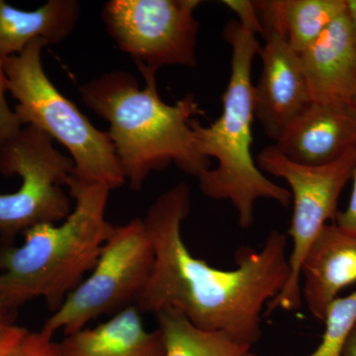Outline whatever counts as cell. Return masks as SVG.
I'll list each match as a JSON object with an SVG mask.
<instances>
[{"label": "cell", "mask_w": 356, "mask_h": 356, "mask_svg": "<svg viewBox=\"0 0 356 356\" xmlns=\"http://www.w3.org/2000/svg\"><path fill=\"white\" fill-rule=\"evenodd\" d=\"M191 211L186 184L163 192L147 210L143 220L154 262L135 306L154 315L175 312L199 329L254 346L262 337V311L289 280L288 236L273 229L261 250L238 248L236 268L222 270L194 257L185 245L182 222Z\"/></svg>", "instance_id": "cell-1"}, {"label": "cell", "mask_w": 356, "mask_h": 356, "mask_svg": "<svg viewBox=\"0 0 356 356\" xmlns=\"http://www.w3.org/2000/svg\"><path fill=\"white\" fill-rule=\"evenodd\" d=\"M139 70L144 89L135 76L120 70L79 88L84 104L108 122L106 132L131 188L140 191L152 172L172 163L195 177L211 170V159L196 149L191 127L192 117L204 114L195 97L188 95L166 104L156 88V72Z\"/></svg>", "instance_id": "cell-2"}, {"label": "cell", "mask_w": 356, "mask_h": 356, "mask_svg": "<svg viewBox=\"0 0 356 356\" xmlns=\"http://www.w3.org/2000/svg\"><path fill=\"white\" fill-rule=\"evenodd\" d=\"M65 186L74 203L62 224L36 225L25 232L19 247L0 252V302L8 312L34 299L57 310L92 270L113 229L105 215L109 187L72 175Z\"/></svg>", "instance_id": "cell-3"}, {"label": "cell", "mask_w": 356, "mask_h": 356, "mask_svg": "<svg viewBox=\"0 0 356 356\" xmlns=\"http://www.w3.org/2000/svg\"><path fill=\"white\" fill-rule=\"evenodd\" d=\"M222 38L231 47L232 58L228 86L222 95V114L207 127L192 119L191 127L198 153L217 161L214 170L197 177L201 192L214 200L229 201L238 215V226L247 229L254 224L257 200L269 199L288 207L292 195L289 189L262 173L250 151L254 120L252 70L261 44L257 35L236 19L225 26Z\"/></svg>", "instance_id": "cell-4"}, {"label": "cell", "mask_w": 356, "mask_h": 356, "mask_svg": "<svg viewBox=\"0 0 356 356\" xmlns=\"http://www.w3.org/2000/svg\"><path fill=\"white\" fill-rule=\"evenodd\" d=\"M46 46L44 40H34L19 55L3 58L8 92L18 102L14 113L22 127L38 129L67 147L74 161L72 177L119 188L126 178L108 133L95 128L44 74Z\"/></svg>", "instance_id": "cell-5"}, {"label": "cell", "mask_w": 356, "mask_h": 356, "mask_svg": "<svg viewBox=\"0 0 356 356\" xmlns=\"http://www.w3.org/2000/svg\"><path fill=\"white\" fill-rule=\"evenodd\" d=\"M154 262V245L144 220L136 218L113 226L91 273L47 318L42 331L51 337L60 332L67 336L95 318L135 305Z\"/></svg>", "instance_id": "cell-6"}, {"label": "cell", "mask_w": 356, "mask_h": 356, "mask_svg": "<svg viewBox=\"0 0 356 356\" xmlns=\"http://www.w3.org/2000/svg\"><path fill=\"white\" fill-rule=\"evenodd\" d=\"M257 165L261 172L287 182L293 202L291 225L287 235L292 240L290 277L280 294L266 306L268 316L274 311H295L301 307L302 262L321 229L330 220L336 221L339 196L353 177L356 165V147L331 163L312 166L290 161L273 145L257 154Z\"/></svg>", "instance_id": "cell-7"}, {"label": "cell", "mask_w": 356, "mask_h": 356, "mask_svg": "<svg viewBox=\"0 0 356 356\" xmlns=\"http://www.w3.org/2000/svg\"><path fill=\"white\" fill-rule=\"evenodd\" d=\"M74 172V161L54 147V140L32 126L0 146V173L19 175L22 184L11 193H0V235L13 240L43 222L64 221L72 212L62 189Z\"/></svg>", "instance_id": "cell-8"}, {"label": "cell", "mask_w": 356, "mask_h": 356, "mask_svg": "<svg viewBox=\"0 0 356 356\" xmlns=\"http://www.w3.org/2000/svg\"><path fill=\"white\" fill-rule=\"evenodd\" d=\"M199 0H110L102 19L117 47L139 69L196 65Z\"/></svg>", "instance_id": "cell-9"}, {"label": "cell", "mask_w": 356, "mask_h": 356, "mask_svg": "<svg viewBox=\"0 0 356 356\" xmlns=\"http://www.w3.org/2000/svg\"><path fill=\"white\" fill-rule=\"evenodd\" d=\"M264 38L261 76L252 90L254 113L267 137L277 143L313 100L299 54L280 35Z\"/></svg>", "instance_id": "cell-10"}, {"label": "cell", "mask_w": 356, "mask_h": 356, "mask_svg": "<svg viewBox=\"0 0 356 356\" xmlns=\"http://www.w3.org/2000/svg\"><path fill=\"white\" fill-rule=\"evenodd\" d=\"M275 147L300 165L331 163L356 147V107L353 103L313 102Z\"/></svg>", "instance_id": "cell-11"}, {"label": "cell", "mask_w": 356, "mask_h": 356, "mask_svg": "<svg viewBox=\"0 0 356 356\" xmlns=\"http://www.w3.org/2000/svg\"><path fill=\"white\" fill-rule=\"evenodd\" d=\"M301 278L302 300L312 316L324 322L341 290L356 283V235L334 222L325 225L304 257Z\"/></svg>", "instance_id": "cell-12"}, {"label": "cell", "mask_w": 356, "mask_h": 356, "mask_svg": "<svg viewBox=\"0 0 356 356\" xmlns=\"http://www.w3.org/2000/svg\"><path fill=\"white\" fill-rule=\"evenodd\" d=\"M299 55L314 102L353 103L356 43L348 13L337 18Z\"/></svg>", "instance_id": "cell-13"}, {"label": "cell", "mask_w": 356, "mask_h": 356, "mask_svg": "<svg viewBox=\"0 0 356 356\" xmlns=\"http://www.w3.org/2000/svg\"><path fill=\"white\" fill-rule=\"evenodd\" d=\"M140 314L129 306L102 324L67 334L60 348L65 356H165L161 330H147Z\"/></svg>", "instance_id": "cell-14"}, {"label": "cell", "mask_w": 356, "mask_h": 356, "mask_svg": "<svg viewBox=\"0 0 356 356\" xmlns=\"http://www.w3.org/2000/svg\"><path fill=\"white\" fill-rule=\"evenodd\" d=\"M79 14L76 0H49L31 11L0 0V58L19 55L37 39L47 44L62 43L76 28Z\"/></svg>", "instance_id": "cell-15"}, {"label": "cell", "mask_w": 356, "mask_h": 356, "mask_svg": "<svg viewBox=\"0 0 356 356\" xmlns=\"http://www.w3.org/2000/svg\"><path fill=\"white\" fill-rule=\"evenodd\" d=\"M264 36L280 35L301 54L346 13V0H259L254 1Z\"/></svg>", "instance_id": "cell-16"}, {"label": "cell", "mask_w": 356, "mask_h": 356, "mask_svg": "<svg viewBox=\"0 0 356 356\" xmlns=\"http://www.w3.org/2000/svg\"><path fill=\"white\" fill-rule=\"evenodd\" d=\"M165 356H255L252 346L222 332L199 329L175 312L156 314Z\"/></svg>", "instance_id": "cell-17"}, {"label": "cell", "mask_w": 356, "mask_h": 356, "mask_svg": "<svg viewBox=\"0 0 356 356\" xmlns=\"http://www.w3.org/2000/svg\"><path fill=\"white\" fill-rule=\"evenodd\" d=\"M322 341L307 356H343L344 346L356 324V291L339 297L327 309Z\"/></svg>", "instance_id": "cell-18"}, {"label": "cell", "mask_w": 356, "mask_h": 356, "mask_svg": "<svg viewBox=\"0 0 356 356\" xmlns=\"http://www.w3.org/2000/svg\"><path fill=\"white\" fill-rule=\"evenodd\" d=\"M14 356H65L60 343L42 330L28 332L21 341Z\"/></svg>", "instance_id": "cell-19"}, {"label": "cell", "mask_w": 356, "mask_h": 356, "mask_svg": "<svg viewBox=\"0 0 356 356\" xmlns=\"http://www.w3.org/2000/svg\"><path fill=\"white\" fill-rule=\"evenodd\" d=\"M7 91L8 86L4 72L3 58H0V146L7 140L13 139L22 128L19 120L7 102Z\"/></svg>", "instance_id": "cell-20"}, {"label": "cell", "mask_w": 356, "mask_h": 356, "mask_svg": "<svg viewBox=\"0 0 356 356\" xmlns=\"http://www.w3.org/2000/svg\"><path fill=\"white\" fill-rule=\"evenodd\" d=\"M222 3L229 7L238 15V23L245 29L254 32L255 35L264 36L261 19L255 8L254 1L250 0H224Z\"/></svg>", "instance_id": "cell-21"}, {"label": "cell", "mask_w": 356, "mask_h": 356, "mask_svg": "<svg viewBox=\"0 0 356 356\" xmlns=\"http://www.w3.org/2000/svg\"><path fill=\"white\" fill-rule=\"evenodd\" d=\"M27 330L6 321L0 323V356H14Z\"/></svg>", "instance_id": "cell-22"}, {"label": "cell", "mask_w": 356, "mask_h": 356, "mask_svg": "<svg viewBox=\"0 0 356 356\" xmlns=\"http://www.w3.org/2000/svg\"><path fill=\"white\" fill-rule=\"evenodd\" d=\"M351 179H353V184L350 202H348L346 210L343 212L339 211L334 224L343 229V231L356 235V165Z\"/></svg>", "instance_id": "cell-23"}, {"label": "cell", "mask_w": 356, "mask_h": 356, "mask_svg": "<svg viewBox=\"0 0 356 356\" xmlns=\"http://www.w3.org/2000/svg\"><path fill=\"white\" fill-rule=\"evenodd\" d=\"M343 356H356V324L344 346Z\"/></svg>", "instance_id": "cell-24"}, {"label": "cell", "mask_w": 356, "mask_h": 356, "mask_svg": "<svg viewBox=\"0 0 356 356\" xmlns=\"http://www.w3.org/2000/svg\"><path fill=\"white\" fill-rule=\"evenodd\" d=\"M346 6H348L346 13H348V17H350L356 43V0H346Z\"/></svg>", "instance_id": "cell-25"}, {"label": "cell", "mask_w": 356, "mask_h": 356, "mask_svg": "<svg viewBox=\"0 0 356 356\" xmlns=\"http://www.w3.org/2000/svg\"><path fill=\"white\" fill-rule=\"evenodd\" d=\"M8 313L9 312L6 310V307H4L3 304L0 302V323L8 321V318H7Z\"/></svg>", "instance_id": "cell-26"}, {"label": "cell", "mask_w": 356, "mask_h": 356, "mask_svg": "<svg viewBox=\"0 0 356 356\" xmlns=\"http://www.w3.org/2000/svg\"><path fill=\"white\" fill-rule=\"evenodd\" d=\"M353 104L355 105V106L356 107V92H355V97H353Z\"/></svg>", "instance_id": "cell-27"}]
</instances>
